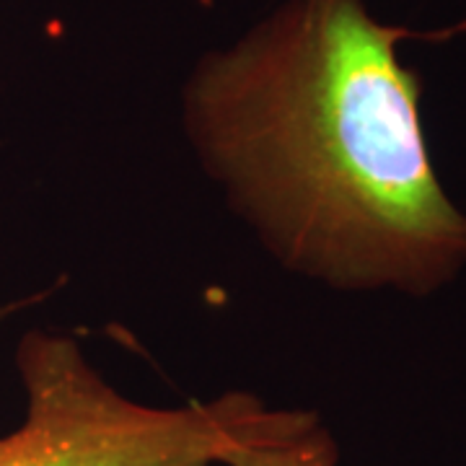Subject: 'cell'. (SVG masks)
<instances>
[{
	"instance_id": "obj_1",
	"label": "cell",
	"mask_w": 466,
	"mask_h": 466,
	"mask_svg": "<svg viewBox=\"0 0 466 466\" xmlns=\"http://www.w3.org/2000/svg\"><path fill=\"white\" fill-rule=\"evenodd\" d=\"M417 36L366 0H280L184 81L198 167L300 280L422 300L466 272V210L435 171L422 78L400 57Z\"/></svg>"
},
{
	"instance_id": "obj_2",
	"label": "cell",
	"mask_w": 466,
	"mask_h": 466,
	"mask_svg": "<svg viewBox=\"0 0 466 466\" xmlns=\"http://www.w3.org/2000/svg\"><path fill=\"white\" fill-rule=\"evenodd\" d=\"M24 417L0 466H218L238 391L179 407L122 394L73 334L34 327L14 352Z\"/></svg>"
},
{
	"instance_id": "obj_3",
	"label": "cell",
	"mask_w": 466,
	"mask_h": 466,
	"mask_svg": "<svg viewBox=\"0 0 466 466\" xmlns=\"http://www.w3.org/2000/svg\"><path fill=\"white\" fill-rule=\"evenodd\" d=\"M339 443L317 410L267 407L238 391L231 435L218 466H339Z\"/></svg>"
},
{
	"instance_id": "obj_4",
	"label": "cell",
	"mask_w": 466,
	"mask_h": 466,
	"mask_svg": "<svg viewBox=\"0 0 466 466\" xmlns=\"http://www.w3.org/2000/svg\"><path fill=\"white\" fill-rule=\"evenodd\" d=\"M18 303L24 306V300H0V327L18 311Z\"/></svg>"
}]
</instances>
